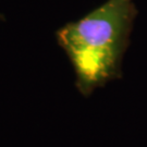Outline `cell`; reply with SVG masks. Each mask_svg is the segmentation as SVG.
<instances>
[{
    "label": "cell",
    "instance_id": "1",
    "mask_svg": "<svg viewBox=\"0 0 147 147\" xmlns=\"http://www.w3.org/2000/svg\"><path fill=\"white\" fill-rule=\"evenodd\" d=\"M136 16L133 0H107L57 32L59 45L73 65L81 94L89 96L121 76L122 59Z\"/></svg>",
    "mask_w": 147,
    "mask_h": 147
}]
</instances>
